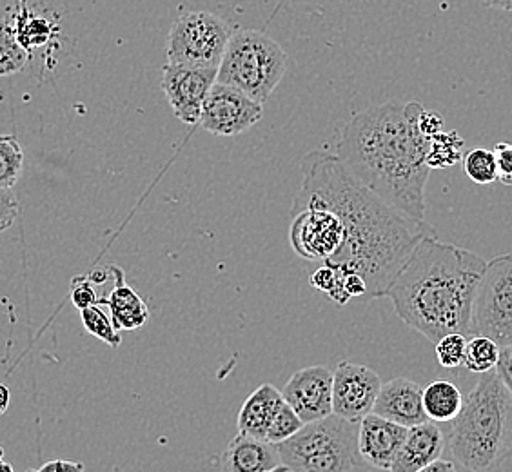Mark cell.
I'll use <instances>...</instances> for the list:
<instances>
[{"instance_id": "cell-1", "label": "cell", "mask_w": 512, "mask_h": 472, "mask_svg": "<svg viewBox=\"0 0 512 472\" xmlns=\"http://www.w3.org/2000/svg\"><path fill=\"white\" fill-rule=\"evenodd\" d=\"M300 173L293 209L325 207L344 226V246L324 264L360 276L367 298L387 296L416 246L425 236L436 235L434 227L389 206L345 168L336 153H307Z\"/></svg>"}, {"instance_id": "cell-2", "label": "cell", "mask_w": 512, "mask_h": 472, "mask_svg": "<svg viewBox=\"0 0 512 472\" xmlns=\"http://www.w3.org/2000/svg\"><path fill=\"white\" fill-rule=\"evenodd\" d=\"M420 102L382 106L356 113L340 131L336 155L365 187L389 206L425 220V187L431 168V138L418 128Z\"/></svg>"}, {"instance_id": "cell-3", "label": "cell", "mask_w": 512, "mask_h": 472, "mask_svg": "<svg viewBox=\"0 0 512 472\" xmlns=\"http://www.w3.org/2000/svg\"><path fill=\"white\" fill-rule=\"evenodd\" d=\"M487 260L465 247L425 236L394 278L387 296L396 315L429 342L471 335L474 296Z\"/></svg>"}, {"instance_id": "cell-4", "label": "cell", "mask_w": 512, "mask_h": 472, "mask_svg": "<svg viewBox=\"0 0 512 472\" xmlns=\"http://www.w3.org/2000/svg\"><path fill=\"white\" fill-rule=\"evenodd\" d=\"M449 449L469 471H489L512 456V393L496 371L483 373L451 422Z\"/></svg>"}, {"instance_id": "cell-5", "label": "cell", "mask_w": 512, "mask_h": 472, "mask_svg": "<svg viewBox=\"0 0 512 472\" xmlns=\"http://www.w3.org/2000/svg\"><path fill=\"white\" fill-rule=\"evenodd\" d=\"M282 465L293 472H358V422L336 414L304 427L289 440L276 443Z\"/></svg>"}, {"instance_id": "cell-6", "label": "cell", "mask_w": 512, "mask_h": 472, "mask_svg": "<svg viewBox=\"0 0 512 472\" xmlns=\"http://www.w3.org/2000/svg\"><path fill=\"white\" fill-rule=\"evenodd\" d=\"M287 69V53L275 39L255 30L235 31L218 66L217 82L264 104Z\"/></svg>"}, {"instance_id": "cell-7", "label": "cell", "mask_w": 512, "mask_h": 472, "mask_svg": "<svg viewBox=\"0 0 512 472\" xmlns=\"http://www.w3.org/2000/svg\"><path fill=\"white\" fill-rule=\"evenodd\" d=\"M233 31L227 22L209 11L180 15L169 30V64L218 69Z\"/></svg>"}, {"instance_id": "cell-8", "label": "cell", "mask_w": 512, "mask_h": 472, "mask_svg": "<svg viewBox=\"0 0 512 472\" xmlns=\"http://www.w3.org/2000/svg\"><path fill=\"white\" fill-rule=\"evenodd\" d=\"M471 335L487 336L500 347L512 345V255L487 262L474 296Z\"/></svg>"}, {"instance_id": "cell-9", "label": "cell", "mask_w": 512, "mask_h": 472, "mask_svg": "<svg viewBox=\"0 0 512 472\" xmlns=\"http://www.w3.org/2000/svg\"><path fill=\"white\" fill-rule=\"evenodd\" d=\"M289 242L296 255L309 262H329L344 246V226L333 211L320 206L291 209Z\"/></svg>"}, {"instance_id": "cell-10", "label": "cell", "mask_w": 512, "mask_h": 472, "mask_svg": "<svg viewBox=\"0 0 512 472\" xmlns=\"http://www.w3.org/2000/svg\"><path fill=\"white\" fill-rule=\"evenodd\" d=\"M262 104L247 97L240 89L215 82L202 106L198 124L218 137L246 133L262 120Z\"/></svg>"}, {"instance_id": "cell-11", "label": "cell", "mask_w": 512, "mask_h": 472, "mask_svg": "<svg viewBox=\"0 0 512 472\" xmlns=\"http://www.w3.org/2000/svg\"><path fill=\"white\" fill-rule=\"evenodd\" d=\"M217 71L169 62L162 69V91L180 122L188 126L198 124L206 97L217 82Z\"/></svg>"}, {"instance_id": "cell-12", "label": "cell", "mask_w": 512, "mask_h": 472, "mask_svg": "<svg viewBox=\"0 0 512 472\" xmlns=\"http://www.w3.org/2000/svg\"><path fill=\"white\" fill-rule=\"evenodd\" d=\"M382 380L367 365L340 362L333 371V414L360 422L373 413Z\"/></svg>"}, {"instance_id": "cell-13", "label": "cell", "mask_w": 512, "mask_h": 472, "mask_svg": "<svg viewBox=\"0 0 512 472\" xmlns=\"http://www.w3.org/2000/svg\"><path fill=\"white\" fill-rule=\"evenodd\" d=\"M282 396L302 422L324 420L333 414V371L325 365L304 367L289 378Z\"/></svg>"}, {"instance_id": "cell-14", "label": "cell", "mask_w": 512, "mask_h": 472, "mask_svg": "<svg viewBox=\"0 0 512 472\" xmlns=\"http://www.w3.org/2000/svg\"><path fill=\"white\" fill-rule=\"evenodd\" d=\"M407 429L378 414H367L358 422V451L367 465L391 471L394 458L405 440Z\"/></svg>"}, {"instance_id": "cell-15", "label": "cell", "mask_w": 512, "mask_h": 472, "mask_svg": "<svg viewBox=\"0 0 512 472\" xmlns=\"http://www.w3.org/2000/svg\"><path fill=\"white\" fill-rule=\"evenodd\" d=\"M373 413L405 429L429 422L424 409V387L409 378L389 380L382 384Z\"/></svg>"}, {"instance_id": "cell-16", "label": "cell", "mask_w": 512, "mask_h": 472, "mask_svg": "<svg viewBox=\"0 0 512 472\" xmlns=\"http://www.w3.org/2000/svg\"><path fill=\"white\" fill-rule=\"evenodd\" d=\"M445 436L436 423L425 422L407 429L404 443L394 458L391 472H418L442 458Z\"/></svg>"}, {"instance_id": "cell-17", "label": "cell", "mask_w": 512, "mask_h": 472, "mask_svg": "<svg viewBox=\"0 0 512 472\" xmlns=\"http://www.w3.org/2000/svg\"><path fill=\"white\" fill-rule=\"evenodd\" d=\"M109 275L113 276V289L106 298H100L99 305H108L109 318L119 333L137 331L148 324L149 309L142 296L126 282L122 267L109 264Z\"/></svg>"}, {"instance_id": "cell-18", "label": "cell", "mask_w": 512, "mask_h": 472, "mask_svg": "<svg viewBox=\"0 0 512 472\" xmlns=\"http://www.w3.org/2000/svg\"><path fill=\"white\" fill-rule=\"evenodd\" d=\"M282 467L275 443L238 433L220 456L222 472H271Z\"/></svg>"}, {"instance_id": "cell-19", "label": "cell", "mask_w": 512, "mask_h": 472, "mask_svg": "<svg viewBox=\"0 0 512 472\" xmlns=\"http://www.w3.org/2000/svg\"><path fill=\"white\" fill-rule=\"evenodd\" d=\"M282 404V391H278L275 385H260L247 398L238 413V433L249 434L253 438L267 442L269 427Z\"/></svg>"}, {"instance_id": "cell-20", "label": "cell", "mask_w": 512, "mask_h": 472, "mask_svg": "<svg viewBox=\"0 0 512 472\" xmlns=\"http://www.w3.org/2000/svg\"><path fill=\"white\" fill-rule=\"evenodd\" d=\"M463 407V393L447 380H438L424 389V409L431 422H453Z\"/></svg>"}, {"instance_id": "cell-21", "label": "cell", "mask_w": 512, "mask_h": 472, "mask_svg": "<svg viewBox=\"0 0 512 472\" xmlns=\"http://www.w3.org/2000/svg\"><path fill=\"white\" fill-rule=\"evenodd\" d=\"M30 62V51L22 48L10 19H0V77L20 73Z\"/></svg>"}, {"instance_id": "cell-22", "label": "cell", "mask_w": 512, "mask_h": 472, "mask_svg": "<svg viewBox=\"0 0 512 472\" xmlns=\"http://www.w3.org/2000/svg\"><path fill=\"white\" fill-rule=\"evenodd\" d=\"M463 138L458 131H440L429 142L427 166L431 169L451 168L463 160Z\"/></svg>"}, {"instance_id": "cell-23", "label": "cell", "mask_w": 512, "mask_h": 472, "mask_svg": "<svg viewBox=\"0 0 512 472\" xmlns=\"http://www.w3.org/2000/svg\"><path fill=\"white\" fill-rule=\"evenodd\" d=\"M500 351H502V347L491 338L480 335L473 336L471 340H467L463 367H467L471 373H489L498 364Z\"/></svg>"}, {"instance_id": "cell-24", "label": "cell", "mask_w": 512, "mask_h": 472, "mask_svg": "<svg viewBox=\"0 0 512 472\" xmlns=\"http://www.w3.org/2000/svg\"><path fill=\"white\" fill-rule=\"evenodd\" d=\"M24 171V151L15 135H0V189H13Z\"/></svg>"}, {"instance_id": "cell-25", "label": "cell", "mask_w": 512, "mask_h": 472, "mask_svg": "<svg viewBox=\"0 0 512 472\" xmlns=\"http://www.w3.org/2000/svg\"><path fill=\"white\" fill-rule=\"evenodd\" d=\"M463 171L467 177L473 180L474 184H480V186H489V184L498 182L496 158L491 149H471L463 157Z\"/></svg>"}, {"instance_id": "cell-26", "label": "cell", "mask_w": 512, "mask_h": 472, "mask_svg": "<svg viewBox=\"0 0 512 472\" xmlns=\"http://www.w3.org/2000/svg\"><path fill=\"white\" fill-rule=\"evenodd\" d=\"M345 276L347 275L340 267L324 264L316 269L309 278V282L316 291L329 296L338 307H342L351 300V296L347 295V291H345Z\"/></svg>"}, {"instance_id": "cell-27", "label": "cell", "mask_w": 512, "mask_h": 472, "mask_svg": "<svg viewBox=\"0 0 512 472\" xmlns=\"http://www.w3.org/2000/svg\"><path fill=\"white\" fill-rule=\"evenodd\" d=\"M80 320H82V325L86 327L89 335L99 338L109 347L117 349L122 344V335L115 329L111 318L100 309L99 305H91V307L82 309Z\"/></svg>"}, {"instance_id": "cell-28", "label": "cell", "mask_w": 512, "mask_h": 472, "mask_svg": "<svg viewBox=\"0 0 512 472\" xmlns=\"http://www.w3.org/2000/svg\"><path fill=\"white\" fill-rule=\"evenodd\" d=\"M17 39H19L22 48L30 51L31 48H40L50 40L51 28L50 22L40 17H33L28 11L24 10L22 17H17V24H13Z\"/></svg>"}, {"instance_id": "cell-29", "label": "cell", "mask_w": 512, "mask_h": 472, "mask_svg": "<svg viewBox=\"0 0 512 472\" xmlns=\"http://www.w3.org/2000/svg\"><path fill=\"white\" fill-rule=\"evenodd\" d=\"M302 427H304V422L293 411V407L284 400V404L280 405L275 420L269 427L267 442L275 443V445L276 443L286 442L291 436H295Z\"/></svg>"}, {"instance_id": "cell-30", "label": "cell", "mask_w": 512, "mask_h": 472, "mask_svg": "<svg viewBox=\"0 0 512 472\" xmlns=\"http://www.w3.org/2000/svg\"><path fill=\"white\" fill-rule=\"evenodd\" d=\"M467 338L460 333L445 335L436 342V358L445 369H456L463 365Z\"/></svg>"}, {"instance_id": "cell-31", "label": "cell", "mask_w": 512, "mask_h": 472, "mask_svg": "<svg viewBox=\"0 0 512 472\" xmlns=\"http://www.w3.org/2000/svg\"><path fill=\"white\" fill-rule=\"evenodd\" d=\"M69 298L73 305L82 311L86 307L91 305H99V296L95 291V284L91 282V278L88 275L75 276L71 280V286H69Z\"/></svg>"}, {"instance_id": "cell-32", "label": "cell", "mask_w": 512, "mask_h": 472, "mask_svg": "<svg viewBox=\"0 0 512 472\" xmlns=\"http://www.w3.org/2000/svg\"><path fill=\"white\" fill-rule=\"evenodd\" d=\"M19 198L13 189H0V233L8 231L19 218Z\"/></svg>"}, {"instance_id": "cell-33", "label": "cell", "mask_w": 512, "mask_h": 472, "mask_svg": "<svg viewBox=\"0 0 512 472\" xmlns=\"http://www.w3.org/2000/svg\"><path fill=\"white\" fill-rule=\"evenodd\" d=\"M493 153L498 168V182L503 186H512V144L498 142Z\"/></svg>"}, {"instance_id": "cell-34", "label": "cell", "mask_w": 512, "mask_h": 472, "mask_svg": "<svg viewBox=\"0 0 512 472\" xmlns=\"http://www.w3.org/2000/svg\"><path fill=\"white\" fill-rule=\"evenodd\" d=\"M418 128L424 133L425 137L433 138L440 131H444V118L440 113L424 108V111L418 117Z\"/></svg>"}, {"instance_id": "cell-35", "label": "cell", "mask_w": 512, "mask_h": 472, "mask_svg": "<svg viewBox=\"0 0 512 472\" xmlns=\"http://www.w3.org/2000/svg\"><path fill=\"white\" fill-rule=\"evenodd\" d=\"M494 371L500 376L503 385L512 393V345L502 347L500 360H498V364L494 367Z\"/></svg>"}, {"instance_id": "cell-36", "label": "cell", "mask_w": 512, "mask_h": 472, "mask_svg": "<svg viewBox=\"0 0 512 472\" xmlns=\"http://www.w3.org/2000/svg\"><path fill=\"white\" fill-rule=\"evenodd\" d=\"M39 472H84V463L53 460V462L44 463Z\"/></svg>"}, {"instance_id": "cell-37", "label": "cell", "mask_w": 512, "mask_h": 472, "mask_svg": "<svg viewBox=\"0 0 512 472\" xmlns=\"http://www.w3.org/2000/svg\"><path fill=\"white\" fill-rule=\"evenodd\" d=\"M418 472H456V467H454L453 462H449V460H442V458H438L436 462L429 463L427 467L424 469H420Z\"/></svg>"}, {"instance_id": "cell-38", "label": "cell", "mask_w": 512, "mask_h": 472, "mask_svg": "<svg viewBox=\"0 0 512 472\" xmlns=\"http://www.w3.org/2000/svg\"><path fill=\"white\" fill-rule=\"evenodd\" d=\"M485 8L500 11H512V0H482Z\"/></svg>"}, {"instance_id": "cell-39", "label": "cell", "mask_w": 512, "mask_h": 472, "mask_svg": "<svg viewBox=\"0 0 512 472\" xmlns=\"http://www.w3.org/2000/svg\"><path fill=\"white\" fill-rule=\"evenodd\" d=\"M10 402V387L6 384H0V416H2V414H6L8 407H10Z\"/></svg>"}, {"instance_id": "cell-40", "label": "cell", "mask_w": 512, "mask_h": 472, "mask_svg": "<svg viewBox=\"0 0 512 472\" xmlns=\"http://www.w3.org/2000/svg\"><path fill=\"white\" fill-rule=\"evenodd\" d=\"M0 472H15L13 465L8 462H0Z\"/></svg>"}, {"instance_id": "cell-41", "label": "cell", "mask_w": 512, "mask_h": 472, "mask_svg": "<svg viewBox=\"0 0 512 472\" xmlns=\"http://www.w3.org/2000/svg\"><path fill=\"white\" fill-rule=\"evenodd\" d=\"M0 462H4V449L0 447Z\"/></svg>"}, {"instance_id": "cell-42", "label": "cell", "mask_w": 512, "mask_h": 472, "mask_svg": "<svg viewBox=\"0 0 512 472\" xmlns=\"http://www.w3.org/2000/svg\"><path fill=\"white\" fill-rule=\"evenodd\" d=\"M280 472H293V471H289V469H287L286 465H284V467H282V469H280Z\"/></svg>"}, {"instance_id": "cell-43", "label": "cell", "mask_w": 512, "mask_h": 472, "mask_svg": "<svg viewBox=\"0 0 512 472\" xmlns=\"http://www.w3.org/2000/svg\"><path fill=\"white\" fill-rule=\"evenodd\" d=\"M282 467H284V465H282ZM282 467H278V469H275V471H271V472H280V469H282Z\"/></svg>"}, {"instance_id": "cell-44", "label": "cell", "mask_w": 512, "mask_h": 472, "mask_svg": "<svg viewBox=\"0 0 512 472\" xmlns=\"http://www.w3.org/2000/svg\"><path fill=\"white\" fill-rule=\"evenodd\" d=\"M26 472H39V471H33V469H28Z\"/></svg>"}]
</instances>
